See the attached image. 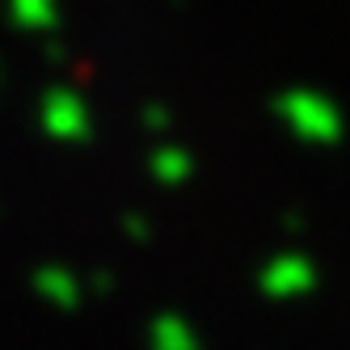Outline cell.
Segmentation results:
<instances>
[{"label":"cell","instance_id":"1","mask_svg":"<svg viewBox=\"0 0 350 350\" xmlns=\"http://www.w3.org/2000/svg\"><path fill=\"white\" fill-rule=\"evenodd\" d=\"M274 118L308 148H338L346 135V118L338 110L334 97H325L317 89H283L274 97Z\"/></svg>","mask_w":350,"mask_h":350},{"label":"cell","instance_id":"2","mask_svg":"<svg viewBox=\"0 0 350 350\" xmlns=\"http://www.w3.org/2000/svg\"><path fill=\"white\" fill-rule=\"evenodd\" d=\"M317 283H321V270L308 254H299V249H283V254H274L258 270V291L266 299H299Z\"/></svg>","mask_w":350,"mask_h":350},{"label":"cell","instance_id":"3","mask_svg":"<svg viewBox=\"0 0 350 350\" xmlns=\"http://www.w3.org/2000/svg\"><path fill=\"white\" fill-rule=\"evenodd\" d=\"M152 350H203V342H198V329L186 317L165 312L152 325Z\"/></svg>","mask_w":350,"mask_h":350},{"label":"cell","instance_id":"4","mask_svg":"<svg viewBox=\"0 0 350 350\" xmlns=\"http://www.w3.org/2000/svg\"><path fill=\"white\" fill-rule=\"evenodd\" d=\"M152 173L165 186H182V182L194 178V157L186 152V148H178V144H165L161 152L152 157Z\"/></svg>","mask_w":350,"mask_h":350}]
</instances>
